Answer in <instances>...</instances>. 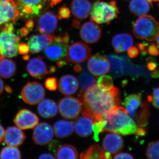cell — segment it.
Listing matches in <instances>:
<instances>
[{
  "instance_id": "cell-15",
  "label": "cell",
  "mask_w": 159,
  "mask_h": 159,
  "mask_svg": "<svg viewBox=\"0 0 159 159\" xmlns=\"http://www.w3.org/2000/svg\"><path fill=\"white\" fill-rule=\"evenodd\" d=\"M57 27V18L54 12L47 11L39 16L37 23L38 31L45 34H51Z\"/></svg>"
},
{
  "instance_id": "cell-29",
  "label": "cell",
  "mask_w": 159,
  "mask_h": 159,
  "mask_svg": "<svg viewBox=\"0 0 159 159\" xmlns=\"http://www.w3.org/2000/svg\"><path fill=\"white\" fill-rule=\"evenodd\" d=\"M142 103V95L140 93L131 94L125 98L124 105L125 110L130 116H136L137 111Z\"/></svg>"
},
{
  "instance_id": "cell-55",
  "label": "cell",
  "mask_w": 159,
  "mask_h": 159,
  "mask_svg": "<svg viewBox=\"0 0 159 159\" xmlns=\"http://www.w3.org/2000/svg\"><path fill=\"white\" fill-rule=\"evenodd\" d=\"M4 88H5V86H4V82L0 78V96L2 94Z\"/></svg>"
},
{
  "instance_id": "cell-26",
  "label": "cell",
  "mask_w": 159,
  "mask_h": 159,
  "mask_svg": "<svg viewBox=\"0 0 159 159\" xmlns=\"http://www.w3.org/2000/svg\"><path fill=\"white\" fill-rule=\"evenodd\" d=\"M16 70L17 66L15 61L0 55V77L9 79L14 77Z\"/></svg>"
},
{
  "instance_id": "cell-19",
  "label": "cell",
  "mask_w": 159,
  "mask_h": 159,
  "mask_svg": "<svg viewBox=\"0 0 159 159\" xmlns=\"http://www.w3.org/2000/svg\"><path fill=\"white\" fill-rule=\"evenodd\" d=\"M54 39L51 34H37L29 38L28 42L29 51L31 54L42 52L50 44Z\"/></svg>"
},
{
  "instance_id": "cell-46",
  "label": "cell",
  "mask_w": 159,
  "mask_h": 159,
  "mask_svg": "<svg viewBox=\"0 0 159 159\" xmlns=\"http://www.w3.org/2000/svg\"><path fill=\"white\" fill-rule=\"evenodd\" d=\"M29 32L30 30L26 27H22L19 30L20 34L22 37L27 36L29 34Z\"/></svg>"
},
{
  "instance_id": "cell-51",
  "label": "cell",
  "mask_w": 159,
  "mask_h": 159,
  "mask_svg": "<svg viewBox=\"0 0 159 159\" xmlns=\"http://www.w3.org/2000/svg\"><path fill=\"white\" fill-rule=\"evenodd\" d=\"M68 61L66 59H61L57 61V65L59 67H62L68 64Z\"/></svg>"
},
{
  "instance_id": "cell-47",
  "label": "cell",
  "mask_w": 159,
  "mask_h": 159,
  "mask_svg": "<svg viewBox=\"0 0 159 159\" xmlns=\"http://www.w3.org/2000/svg\"><path fill=\"white\" fill-rule=\"evenodd\" d=\"M146 134V131L145 129L143 127H138L136 132L135 134L139 136H144Z\"/></svg>"
},
{
  "instance_id": "cell-63",
  "label": "cell",
  "mask_w": 159,
  "mask_h": 159,
  "mask_svg": "<svg viewBox=\"0 0 159 159\" xmlns=\"http://www.w3.org/2000/svg\"><path fill=\"white\" fill-rule=\"evenodd\" d=\"M5 89H6V90L9 93L11 92V89L9 86H6Z\"/></svg>"
},
{
  "instance_id": "cell-17",
  "label": "cell",
  "mask_w": 159,
  "mask_h": 159,
  "mask_svg": "<svg viewBox=\"0 0 159 159\" xmlns=\"http://www.w3.org/2000/svg\"><path fill=\"white\" fill-rule=\"evenodd\" d=\"M95 119L90 115L83 111L82 116L77 117L74 122L75 132L79 136L84 138L90 135Z\"/></svg>"
},
{
  "instance_id": "cell-18",
  "label": "cell",
  "mask_w": 159,
  "mask_h": 159,
  "mask_svg": "<svg viewBox=\"0 0 159 159\" xmlns=\"http://www.w3.org/2000/svg\"><path fill=\"white\" fill-rule=\"evenodd\" d=\"M26 70L30 76L36 79H41L49 72L45 62L39 56L29 60L26 66Z\"/></svg>"
},
{
  "instance_id": "cell-21",
  "label": "cell",
  "mask_w": 159,
  "mask_h": 159,
  "mask_svg": "<svg viewBox=\"0 0 159 159\" xmlns=\"http://www.w3.org/2000/svg\"><path fill=\"white\" fill-rule=\"evenodd\" d=\"M26 139L25 134L17 126H10L5 130L4 141L8 146L18 147L23 145Z\"/></svg>"
},
{
  "instance_id": "cell-33",
  "label": "cell",
  "mask_w": 159,
  "mask_h": 159,
  "mask_svg": "<svg viewBox=\"0 0 159 159\" xmlns=\"http://www.w3.org/2000/svg\"><path fill=\"white\" fill-rule=\"evenodd\" d=\"M104 150L99 145H93L87 150L80 153V159H104Z\"/></svg>"
},
{
  "instance_id": "cell-8",
  "label": "cell",
  "mask_w": 159,
  "mask_h": 159,
  "mask_svg": "<svg viewBox=\"0 0 159 159\" xmlns=\"http://www.w3.org/2000/svg\"><path fill=\"white\" fill-rule=\"evenodd\" d=\"M46 93L41 84L36 81L29 82L23 87L21 96L23 101L29 105L39 104L44 99Z\"/></svg>"
},
{
  "instance_id": "cell-23",
  "label": "cell",
  "mask_w": 159,
  "mask_h": 159,
  "mask_svg": "<svg viewBox=\"0 0 159 159\" xmlns=\"http://www.w3.org/2000/svg\"><path fill=\"white\" fill-rule=\"evenodd\" d=\"M71 9L75 17L78 19H85L89 16L92 5L89 0H72Z\"/></svg>"
},
{
  "instance_id": "cell-11",
  "label": "cell",
  "mask_w": 159,
  "mask_h": 159,
  "mask_svg": "<svg viewBox=\"0 0 159 159\" xmlns=\"http://www.w3.org/2000/svg\"><path fill=\"white\" fill-rule=\"evenodd\" d=\"M19 16L14 0H0V30L7 23H15Z\"/></svg>"
},
{
  "instance_id": "cell-60",
  "label": "cell",
  "mask_w": 159,
  "mask_h": 159,
  "mask_svg": "<svg viewBox=\"0 0 159 159\" xmlns=\"http://www.w3.org/2000/svg\"><path fill=\"white\" fill-rule=\"evenodd\" d=\"M23 59H24V60H29V58H30V56H29L28 54H25V55H24V56H23Z\"/></svg>"
},
{
  "instance_id": "cell-49",
  "label": "cell",
  "mask_w": 159,
  "mask_h": 159,
  "mask_svg": "<svg viewBox=\"0 0 159 159\" xmlns=\"http://www.w3.org/2000/svg\"><path fill=\"white\" fill-rule=\"evenodd\" d=\"M147 67L150 71H154L157 67V64L154 61H149L147 64Z\"/></svg>"
},
{
  "instance_id": "cell-37",
  "label": "cell",
  "mask_w": 159,
  "mask_h": 159,
  "mask_svg": "<svg viewBox=\"0 0 159 159\" xmlns=\"http://www.w3.org/2000/svg\"><path fill=\"white\" fill-rule=\"evenodd\" d=\"M105 125V121L102 119L94 122L93 126V131L94 132L93 139L96 142L99 141V134L103 132Z\"/></svg>"
},
{
  "instance_id": "cell-2",
  "label": "cell",
  "mask_w": 159,
  "mask_h": 159,
  "mask_svg": "<svg viewBox=\"0 0 159 159\" xmlns=\"http://www.w3.org/2000/svg\"><path fill=\"white\" fill-rule=\"evenodd\" d=\"M105 121L103 132H110L123 136L135 134L139 126L122 107H115L102 119Z\"/></svg>"
},
{
  "instance_id": "cell-56",
  "label": "cell",
  "mask_w": 159,
  "mask_h": 159,
  "mask_svg": "<svg viewBox=\"0 0 159 159\" xmlns=\"http://www.w3.org/2000/svg\"><path fill=\"white\" fill-rule=\"evenodd\" d=\"M80 25V23L79 21L77 20H74L73 21V23H72V26H73L74 28H79Z\"/></svg>"
},
{
  "instance_id": "cell-3",
  "label": "cell",
  "mask_w": 159,
  "mask_h": 159,
  "mask_svg": "<svg viewBox=\"0 0 159 159\" xmlns=\"http://www.w3.org/2000/svg\"><path fill=\"white\" fill-rule=\"evenodd\" d=\"M90 13L93 21L109 25L118 17L119 10L115 1L107 2L98 0L94 3Z\"/></svg>"
},
{
  "instance_id": "cell-38",
  "label": "cell",
  "mask_w": 159,
  "mask_h": 159,
  "mask_svg": "<svg viewBox=\"0 0 159 159\" xmlns=\"http://www.w3.org/2000/svg\"><path fill=\"white\" fill-rule=\"evenodd\" d=\"M98 85L102 88L109 90L113 86L112 78L109 75H102L97 80Z\"/></svg>"
},
{
  "instance_id": "cell-31",
  "label": "cell",
  "mask_w": 159,
  "mask_h": 159,
  "mask_svg": "<svg viewBox=\"0 0 159 159\" xmlns=\"http://www.w3.org/2000/svg\"><path fill=\"white\" fill-rule=\"evenodd\" d=\"M55 158L58 159H76L78 158V152L73 145H63L57 149Z\"/></svg>"
},
{
  "instance_id": "cell-32",
  "label": "cell",
  "mask_w": 159,
  "mask_h": 159,
  "mask_svg": "<svg viewBox=\"0 0 159 159\" xmlns=\"http://www.w3.org/2000/svg\"><path fill=\"white\" fill-rule=\"evenodd\" d=\"M79 86L80 94L96 84V80L93 76L85 69L79 77Z\"/></svg>"
},
{
  "instance_id": "cell-5",
  "label": "cell",
  "mask_w": 159,
  "mask_h": 159,
  "mask_svg": "<svg viewBox=\"0 0 159 159\" xmlns=\"http://www.w3.org/2000/svg\"><path fill=\"white\" fill-rule=\"evenodd\" d=\"M69 41L70 38L67 32L54 38L52 42L45 49L44 53L46 57L53 61L63 59L65 57Z\"/></svg>"
},
{
  "instance_id": "cell-54",
  "label": "cell",
  "mask_w": 159,
  "mask_h": 159,
  "mask_svg": "<svg viewBox=\"0 0 159 159\" xmlns=\"http://www.w3.org/2000/svg\"><path fill=\"white\" fill-rule=\"evenodd\" d=\"M63 0H48L50 6L51 7L56 6L57 4L61 2Z\"/></svg>"
},
{
  "instance_id": "cell-6",
  "label": "cell",
  "mask_w": 159,
  "mask_h": 159,
  "mask_svg": "<svg viewBox=\"0 0 159 159\" xmlns=\"http://www.w3.org/2000/svg\"><path fill=\"white\" fill-rule=\"evenodd\" d=\"M20 37L13 32L2 30L0 32V54L4 57L17 56Z\"/></svg>"
},
{
  "instance_id": "cell-25",
  "label": "cell",
  "mask_w": 159,
  "mask_h": 159,
  "mask_svg": "<svg viewBox=\"0 0 159 159\" xmlns=\"http://www.w3.org/2000/svg\"><path fill=\"white\" fill-rule=\"evenodd\" d=\"M56 102L50 99H43L39 103L38 111L41 116L46 119L53 118L58 112Z\"/></svg>"
},
{
  "instance_id": "cell-4",
  "label": "cell",
  "mask_w": 159,
  "mask_h": 159,
  "mask_svg": "<svg viewBox=\"0 0 159 159\" xmlns=\"http://www.w3.org/2000/svg\"><path fill=\"white\" fill-rule=\"evenodd\" d=\"M133 33L139 39L153 41L159 33V24L151 16H140L134 24Z\"/></svg>"
},
{
  "instance_id": "cell-16",
  "label": "cell",
  "mask_w": 159,
  "mask_h": 159,
  "mask_svg": "<svg viewBox=\"0 0 159 159\" xmlns=\"http://www.w3.org/2000/svg\"><path fill=\"white\" fill-rule=\"evenodd\" d=\"M80 36L84 42L93 44L97 42L102 36L101 28L93 21L87 22L81 26Z\"/></svg>"
},
{
  "instance_id": "cell-45",
  "label": "cell",
  "mask_w": 159,
  "mask_h": 159,
  "mask_svg": "<svg viewBox=\"0 0 159 159\" xmlns=\"http://www.w3.org/2000/svg\"><path fill=\"white\" fill-rule=\"evenodd\" d=\"M114 159H134V157L130 154L128 152H123V153H117L114 157Z\"/></svg>"
},
{
  "instance_id": "cell-57",
  "label": "cell",
  "mask_w": 159,
  "mask_h": 159,
  "mask_svg": "<svg viewBox=\"0 0 159 159\" xmlns=\"http://www.w3.org/2000/svg\"><path fill=\"white\" fill-rule=\"evenodd\" d=\"M74 72H76V73H80L82 70V67L79 65H77L74 66Z\"/></svg>"
},
{
  "instance_id": "cell-61",
  "label": "cell",
  "mask_w": 159,
  "mask_h": 159,
  "mask_svg": "<svg viewBox=\"0 0 159 159\" xmlns=\"http://www.w3.org/2000/svg\"><path fill=\"white\" fill-rule=\"evenodd\" d=\"M152 76L154 77H158L159 76V72L158 71H155L152 74Z\"/></svg>"
},
{
  "instance_id": "cell-48",
  "label": "cell",
  "mask_w": 159,
  "mask_h": 159,
  "mask_svg": "<svg viewBox=\"0 0 159 159\" xmlns=\"http://www.w3.org/2000/svg\"><path fill=\"white\" fill-rule=\"evenodd\" d=\"M137 48L141 53H147V51L146 50V46L145 43H139L137 44Z\"/></svg>"
},
{
  "instance_id": "cell-30",
  "label": "cell",
  "mask_w": 159,
  "mask_h": 159,
  "mask_svg": "<svg viewBox=\"0 0 159 159\" xmlns=\"http://www.w3.org/2000/svg\"><path fill=\"white\" fill-rule=\"evenodd\" d=\"M111 64V71L114 75H120L124 69V66L127 62V58L123 56L116 55H109L107 57Z\"/></svg>"
},
{
  "instance_id": "cell-1",
  "label": "cell",
  "mask_w": 159,
  "mask_h": 159,
  "mask_svg": "<svg viewBox=\"0 0 159 159\" xmlns=\"http://www.w3.org/2000/svg\"><path fill=\"white\" fill-rule=\"evenodd\" d=\"M83 108L96 122L115 107L120 106L119 91L113 86L109 90L95 84L81 94Z\"/></svg>"
},
{
  "instance_id": "cell-53",
  "label": "cell",
  "mask_w": 159,
  "mask_h": 159,
  "mask_svg": "<svg viewBox=\"0 0 159 159\" xmlns=\"http://www.w3.org/2000/svg\"><path fill=\"white\" fill-rule=\"evenodd\" d=\"M5 130L2 125L0 124V143L4 140L5 136Z\"/></svg>"
},
{
  "instance_id": "cell-39",
  "label": "cell",
  "mask_w": 159,
  "mask_h": 159,
  "mask_svg": "<svg viewBox=\"0 0 159 159\" xmlns=\"http://www.w3.org/2000/svg\"><path fill=\"white\" fill-rule=\"evenodd\" d=\"M44 85L46 88L49 91L56 90L57 86V79L54 77H49L46 80Z\"/></svg>"
},
{
  "instance_id": "cell-14",
  "label": "cell",
  "mask_w": 159,
  "mask_h": 159,
  "mask_svg": "<svg viewBox=\"0 0 159 159\" xmlns=\"http://www.w3.org/2000/svg\"><path fill=\"white\" fill-rule=\"evenodd\" d=\"M39 121L37 115L27 109H22L19 111L14 120L16 126L23 130L34 128Z\"/></svg>"
},
{
  "instance_id": "cell-7",
  "label": "cell",
  "mask_w": 159,
  "mask_h": 159,
  "mask_svg": "<svg viewBox=\"0 0 159 159\" xmlns=\"http://www.w3.org/2000/svg\"><path fill=\"white\" fill-rule=\"evenodd\" d=\"M47 0H16L20 16L25 20H31L39 16L45 5Z\"/></svg>"
},
{
  "instance_id": "cell-13",
  "label": "cell",
  "mask_w": 159,
  "mask_h": 159,
  "mask_svg": "<svg viewBox=\"0 0 159 159\" xmlns=\"http://www.w3.org/2000/svg\"><path fill=\"white\" fill-rule=\"evenodd\" d=\"M87 67L91 74L95 76H100L110 71L111 64L107 57L99 54L93 55L89 58Z\"/></svg>"
},
{
  "instance_id": "cell-43",
  "label": "cell",
  "mask_w": 159,
  "mask_h": 159,
  "mask_svg": "<svg viewBox=\"0 0 159 159\" xmlns=\"http://www.w3.org/2000/svg\"><path fill=\"white\" fill-rule=\"evenodd\" d=\"M127 53H128L129 56L131 58H135L138 57V55H139V50L137 47L132 46L128 49Z\"/></svg>"
},
{
  "instance_id": "cell-9",
  "label": "cell",
  "mask_w": 159,
  "mask_h": 159,
  "mask_svg": "<svg viewBox=\"0 0 159 159\" xmlns=\"http://www.w3.org/2000/svg\"><path fill=\"white\" fill-rule=\"evenodd\" d=\"M82 109L81 100L76 97H65L58 102V110L60 114L66 119H77L81 113Z\"/></svg>"
},
{
  "instance_id": "cell-50",
  "label": "cell",
  "mask_w": 159,
  "mask_h": 159,
  "mask_svg": "<svg viewBox=\"0 0 159 159\" xmlns=\"http://www.w3.org/2000/svg\"><path fill=\"white\" fill-rule=\"evenodd\" d=\"M55 158H56L53 156L52 155V154H51L47 153L42 154L39 157V159H54Z\"/></svg>"
},
{
  "instance_id": "cell-41",
  "label": "cell",
  "mask_w": 159,
  "mask_h": 159,
  "mask_svg": "<svg viewBox=\"0 0 159 159\" xmlns=\"http://www.w3.org/2000/svg\"><path fill=\"white\" fill-rule=\"evenodd\" d=\"M151 97L153 106L159 110V87L154 89L152 96Z\"/></svg>"
},
{
  "instance_id": "cell-59",
  "label": "cell",
  "mask_w": 159,
  "mask_h": 159,
  "mask_svg": "<svg viewBox=\"0 0 159 159\" xmlns=\"http://www.w3.org/2000/svg\"><path fill=\"white\" fill-rule=\"evenodd\" d=\"M111 154L108 152H105L104 154V159H111Z\"/></svg>"
},
{
  "instance_id": "cell-20",
  "label": "cell",
  "mask_w": 159,
  "mask_h": 159,
  "mask_svg": "<svg viewBox=\"0 0 159 159\" xmlns=\"http://www.w3.org/2000/svg\"><path fill=\"white\" fill-rule=\"evenodd\" d=\"M124 146V141L122 137L114 133L107 134L102 140L103 149L112 154L119 153L123 149Z\"/></svg>"
},
{
  "instance_id": "cell-64",
  "label": "cell",
  "mask_w": 159,
  "mask_h": 159,
  "mask_svg": "<svg viewBox=\"0 0 159 159\" xmlns=\"http://www.w3.org/2000/svg\"><path fill=\"white\" fill-rule=\"evenodd\" d=\"M152 2H159V0H151Z\"/></svg>"
},
{
  "instance_id": "cell-36",
  "label": "cell",
  "mask_w": 159,
  "mask_h": 159,
  "mask_svg": "<svg viewBox=\"0 0 159 159\" xmlns=\"http://www.w3.org/2000/svg\"><path fill=\"white\" fill-rule=\"evenodd\" d=\"M146 156L149 159H159V141L151 142L146 151Z\"/></svg>"
},
{
  "instance_id": "cell-44",
  "label": "cell",
  "mask_w": 159,
  "mask_h": 159,
  "mask_svg": "<svg viewBox=\"0 0 159 159\" xmlns=\"http://www.w3.org/2000/svg\"><path fill=\"white\" fill-rule=\"evenodd\" d=\"M29 51V46L25 43L19 44L18 47V52L20 54L25 55L28 54Z\"/></svg>"
},
{
  "instance_id": "cell-28",
  "label": "cell",
  "mask_w": 159,
  "mask_h": 159,
  "mask_svg": "<svg viewBox=\"0 0 159 159\" xmlns=\"http://www.w3.org/2000/svg\"><path fill=\"white\" fill-rule=\"evenodd\" d=\"M53 129L56 137L63 139L70 136L73 134L74 126L72 122L60 120L54 123Z\"/></svg>"
},
{
  "instance_id": "cell-12",
  "label": "cell",
  "mask_w": 159,
  "mask_h": 159,
  "mask_svg": "<svg viewBox=\"0 0 159 159\" xmlns=\"http://www.w3.org/2000/svg\"><path fill=\"white\" fill-rule=\"evenodd\" d=\"M54 135V129L52 126L47 122H43L34 127L32 140L36 145L46 146L51 143Z\"/></svg>"
},
{
  "instance_id": "cell-10",
  "label": "cell",
  "mask_w": 159,
  "mask_h": 159,
  "mask_svg": "<svg viewBox=\"0 0 159 159\" xmlns=\"http://www.w3.org/2000/svg\"><path fill=\"white\" fill-rule=\"evenodd\" d=\"M91 51V48L84 43H74L68 48L66 53L67 58L73 63H81L88 59Z\"/></svg>"
},
{
  "instance_id": "cell-22",
  "label": "cell",
  "mask_w": 159,
  "mask_h": 159,
  "mask_svg": "<svg viewBox=\"0 0 159 159\" xmlns=\"http://www.w3.org/2000/svg\"><path fill=\"white\" fill-rule=\"evenodd\" d=\"M58 87L61 93L66 96H70L77 92L79 88V82L73 75H63L60 78Z\"/></svg>"
},
{
  "instance_id": "cell-24",
  "label": "cell",
  "mask_w": 159,
  "mask_h": 159,
  "mask_svg": "<svg viewBox=\"0 0 159 159\" xmlns=\"http://www.w3.org/2000/svg\"><path fill=\"white\" fill-rule=\"evenodd\" d=\"M133 38L128 33L116 34L112 39V45L115 52L121 53L127 51L133 44Z\"/></svg>"
},
{
  "instance_id": "cell-35",
  "label": "cell",
  "mask_w": 159,
  "mask_h": 159,
  "mask_svg": "<svg viewBox=\"0 0 159 159\" xmlns=\"http://www.w3.org/2000/svg\"><path fill=\"white\" fill-rule=\"evenodd\" d=\"M0 158L19 159L21 158V155L19 149L17 147L7 145L1 150Z\"/></svg>"
},
{
  "instance_id": "cell-40",
  "label": "cell",
  "mask_w": 159,
  "mask_h": 159,
  "mask_svg": "<svg viewBox=\"0 0 159 159\" xmlns=\"http://www.w3.org/2000/svg\"><path fill=\"white\" fill-rule=\"evenodd\" d=\"M71 12L70 9L65 6L61 7L58 10L57 17L59 20L68 19L70 16Z\"/></svg>"
},
{
  "instance_id": "cell-62",
  "label": "cell",
  "mask_w": 159,
  "mask_h": 159,
  "mask_svg": "<svg viewBox=\"0 0 159 159\" xmlns=\"http://www.w3.org/2000/svg\"><path fill=\"white\" fill-rule=\"evenodd\" d=\"M157 45L158 48L159 49V33L158 34L157 36L156 39Z\"/></svg>"
},
{
  "instance_id": "cell-34",
  "label": "cell",
  "mask_w": 159,
  "mask_h": 159,
  "mask_svg": "<svg viewBox=\"0 0 159 159\" xmlns=\"http://www.w3.org/2000/svg\"><path fill=\"white\" fill-rule=\"evenodd\" d=\"M141 107V110L135 118L139 125L145 126L148 123V119L149 116V104L148 102L144 101L142 102Z\"/></svg>"
},
{
  "instance_id": "cell-58",
  "label": "cell",
  "mask_w": 159,
  "mask_h": 159,
  "mask_svg": "<svg viewBox=\"0 0 159 159\" xmlns=\"http://www.w3.org/2000/svg\"><path fill=\"white\" fill-rule=\"evenodd\" d=\"M56 67L54 66H51L50 67L49 71L50 73L53 74V73H54L56 71Z\"/></svg>"
},
{
  "instance_id": "cell-27",
  "label": "cell",
  "mask_w": 159,
  "mask_h": 159,
  "mask_svg": "<svg viewBox=\"0 0 159 159\" xmlns=\"http://www.w3.org/2000/svg\"><path fill=\"white\" fill-rule=\"evenodd\" d=\"M152 6L151 0H131L129 3V9L132 13L137 16L146 15Z\"/></svg>"
},
{
  "instance_id": "cell-52",
  "label": "cell",
  "mask_w": 159,
  "mask_h": 159,
  "mask_svg": "<svg viewBox=\"0 0 159 159\" xmlns=\"http://www.w3.org/2000/svg\"><path fill=\"white\" fill-rule=\"evenodd\" d=\"M34 24L33 20L32 19L29 20L27 21L26 22L25 27H27L30 31L34 28Z\"/></svg>"
},
{
  "instance_id": "cell-42",
  "label": "cell",
  "mask_w": 159,
  "mask_h": 159,
  "mask_svg": "<svg viewBox=\"0 0 159 159\" xmlns=\"http://www.w3.org/2000/svg\"><path fill=\"white\" fill-rule=\"evenodd\" d=\"M148 54L152 56H157L159 55V49L155 44H151L148 46Z\"/></svg>"
}]
</instances>
